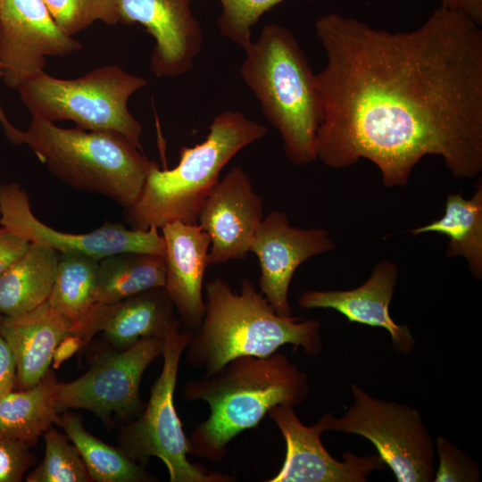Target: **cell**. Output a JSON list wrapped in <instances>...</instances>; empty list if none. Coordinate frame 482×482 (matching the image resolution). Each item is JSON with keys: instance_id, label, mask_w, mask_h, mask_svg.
<instances>
[{"instance_id": "12", "label": "cell", "mask_w": 482, "mask_h": 482, "mask_svg": "<svg viewBox=\"0 0 482 482\" xmlns=\"http://www.w3.org/2000/svg\"><path fill=\"white\" fill-rule=\"evenodd\" d=\"M294 407L277 404L268 411L287 445L282 468L268 482H366L370 473L385 469L378 454L357 456L345 452L343 461L336 460L320 439L328 430L332 414L325 413L314 425L305 426Z\"/></svg>"}, {"instance_id": "31", "label": "cell", "mask_w": 482, "mask_h": 482, "mask_svg": "<svg viewBox=\"0 0 482 482\" xmlns=\"http://www.w3.org/2000/svg\"><path fill=\"white\" fill-rule=\"evenodd\" d=\"M29 446L21 441L0 436V482H20L36 462Z\"/></svg>"}, {"instance_id": "14", "label": "cell", "mask_w": 482, "mask_h": 482, "mask_svg": "<svg viewBox=\"0 0 482 482\" xmlns=\"http://www.w3.org/2000/svg\"><path fill=\"white\" fill-rule=\"evenodd\" d=\"M335 249L328 230L292 226L286 212H270L263 218L250 246V252L259 260L260 293L278 314L292 315L288 290L294 273L308 259Z\"/></svg>"}, {"instance_id": "2", "label": "cell", "mask_w": 482, "mask_h": 482, "mask_svg": "<svg viewBox=\"0 0 482 482\" xmlns=\"http://www.w3.org/2000/svg\"><path fill=\"white\" fill-rule=\"evenodd\" d=\"M309 394L307 375L283 353L245 355L228 362L210 376L187 382L183 397L204 401L206 420L193 430L189 453L219 461L228 444L239 433L255 428L277 404L299 405Z\"/></svg>"}, {"instance_id": "35", "label": "cell", "mask_w": 482, "mask_h": 482, "mask_svg": "<svg viewBox=\"0 0 482 482\" xmlns=\"http://www.w3.org/2000/svg\"><path fill=\"white\" fill-rule=\"evenodd\" d=\"M439 5L460 12L482 26V0H437Z\"/></svg>"}, {"instance_id": "11", "label": "cell", "mask_w": 482, "mask_h": 482, "mask_svg": "<svg viewBox=\"0 0 482 482\" xmlns=\"http://www.w3.org/2000/svg\"><path fill=\"white\" fill-rule=\"evenodd\" d=\"M0 225L59 253L83 254L99 261L120 253H165L164 239L154 227L141 230L105 223L86 234L58 231L35 216L27 192L15 182L0 185Z\"/></svg>"}, {"instance_id": "20", "label": "cell", "mask_w": 482, "mask_h": 482, "mask_svg": "<svg viewBox=\"0 0 482 482\" xmlns=\"http://www.w3.org/2000/svg\"><path fill=\"white\" fill-rule=\"evenodd\" d=\"M98 262L93 257L60 253L49 304L74 325L77 336L88 343L100 333L111 305L96 300Z\"/></svg>"}, {"instance_id": "17", "label": "cell", "mask_w": 482, "mask_h": 482, "mask_svg": "<svg viewBox=\"0 0 482 482\" xmlns=\"http://www.w3.org/2000/svg\"><path fill=\"white\" fill-rule=\"evenodd\" d=\"M397 278V264L385 259L376 263L370 278L360 287L351 290L303 291L297 303L303 309H333L350 322L383 328L398 352L410 353L415 346L414 337L408 326L398 325L389 313Z\"/></svg>"}, {"instance_id": "4", "label": "cell", "mask_w": 482, "mask_h": 482, "mask_svg": "<svg viewBox=\"0 0 482 482\" xmlns=\"http://www.w3.org/2000/svg\"><path fill=\"white\" fill-rule=\"evenodd\" d=\"M245 53L240 76L279 132L287 158L296 166L316 161L321 105L315 73L298 41L286 27L268 24Z\"/></svg>"}, {"instance_id": "23", "label": "cell", "mask_w": 482, "mask_h": 482, "mask_svg": "<svg viewBox=\"0 0 482 482\" xmlns=\"http://www.w3.org/2000/svg\"><path fill=\"white\" fill-rule=\"evenodd\" d=\"M59 255L30 243L27 253L0 276V315L17 316L48 300Z\"/></svg>"}, {"instance_id": "8", "label": "cell", "mask_w": 482, "mask_h": 482, "mask_svg": "<svg viewBox=\"0 0 482 482\" xmlns=\"http://www.w3.org/2000/svg\"><path fill=\"white\" fill-rule=\"evenodd\" d=\"M192 331L174 329L165 338L163 364L151 387L149 402L144 412L120 432V450L131 460L145 465L151 457L166 466L170 482H229L235 478L191 463L189 441L184 433L174 405V391L181 356Z\"/></svg>"}, {"instance_id": "13", "label": "cell", "mask_w": 482, "mask_h": 482, "mask_svg": "<svg viewBox=\"0 0 482 482\" xmlns=\"http://www.w3.org/2000/svg\"><path fill=\"white\" fill-rule=\"evenodd\" d=\"M81 48L59 28L43 0H0V62L9 87L44 71L46 56Z\"/></svg>"}, {"instance_id": "6", "label": "cell", "mask_w": 482, "mask_h": 482, "mask_svg": "<svg viewBox=\"0 0 482 482\" xmlns=\"http://www.w3.org/2000/svg\"><path fill=\"white\" fill-rule=\"evenodd\" d=\"M21 137L56 178L125 208L137 202L151 163L140 148L115 131L62 129L32 118Z\"/></svg>"}, {"instance_id": "29", "label": "cell", "mask_w": 482, "mask_h": 482, "mask_svg": "<svg viewBox=\"0 0 482 482\" xmlns=\"http://www.w3.org/2000/svg\"><path fill=\"white\" fill-rule=\"evenodd\" d=\"M218 1L222 7L217 20L221 35L245 51L252 43V28L257 24L265 12L285 0Z\"/></svg>"}, {"instance_id": "32", "label": "cell", "mask_w": 482, "mask_h": 482, "mask_svg": "<svg viewBox=\"0 0 482 482\" xmlns=\"http://www.w3.org/2000/svg\"><path fill=\"white\" fill-rule=\"evenodd\" d=\"M30 242L5 227L0 228V276L29 250Z\"/></svg>"}, {"instance_id": "10", "label": "cell", "mask_w": 482, "mask_h": 482, "mask_svg": "<svg viewBox=\"0 0 482 482\" xmlns=\"http://www.w3.org/2000/svg\"><path fill=\"white\" fill-rule=\"evenodd\" d=\"M165 338L139 340L124 350L104 353L81 377L59 383L55 390L58 413L85 409L104 420L112 414L129 418L142 409L139 386L146 368L162 354Z\"/></svg>"}, {"instance_id": "7", "label": "cell", "mask_w": 482, "mask_h": 482, "mask_svg": "<svg viewBox=\"0 0 482 482\" xmlns=\"http://www.w3.org/2000/svg\"><path fill=\"white\" fill-rule=\"evenodd\" d=\"M145 85V79L106 65L75 79H57L42 71L22 79L16 89L32 118L115 131L141 149L142 125L130 113L128 102Z\"/></svg>"}, {"instance_id": "30", "label": "cell", "mask_w": 482, "mask_h": 482, "mask_svg": "<svg viewBox=\"0 0 482 482\" xmlns=\"http://www.w3.org/2000/svg\"><path fill=\"white\" fill-rule=\"evenodd\" d=\"M436 449L439 467L434 473L436 482H478L480 480L479 464L471 456L438 436Z\"/></svg>"}, {"instance_id": "16", "label": "cell", "mask_w": 482, "mask_h": 482, "mask_svg": "<svg viewBox=\"0 0 482 482\" xmlns=\"http://www.w3.org/2000/svg\"><path fill=\"white\" fill-rule=\"evenodd\" d=\"M190 4L191 0L120 1V22L139 23L154 39L149 68L156 77L177 78L194 67L203 34Z\"/></svg>"}, {"instance_id": "9", "label": "cell", "mask_w": 482, "mask_h": 482, "mask_svg": "<svg viewBox=\"0 0 482 482\" xmlns=\"http://www.w3.org/2000/svg\"><path fill=\"white\" fill-rule=\"evenodd\" d=\"M351 390L353 404L342 417L332 415L328 430L370 440L398 482L433 481L435 445L419 411L371 396L353 384Z\"/></svg>"}, {"instance_id": "18", "label": "cell", "mask_w": 482, "mask_h": 482, "mask_svg": "<svg viewBox=\"0 0 482 482\" xmlns=\"http://www.w3.org/2000/svg\"><path fill=\"white\" fill-rule=\"evenodd\" d=\"M165 289L181 320L192 331L204 317L203 285L211 238L198 224L172 221L164 225Z\"/></svg>"}, {"instance_id": "33", "label": "cell", "mask_w": 482, "mask_h": 482, "mask_svg": "<svg viewBox=\"0 0 482 482\" xmlns=\"http://www.w3.org/2000/svg\"><path fill=\"white\" fill-rule=\"evenodd\" d=\"M17 386V369L13 353L0 334V398Z\"/></svg>"}, {"instance_id": "1", "label": "cell", "mask_w": 482, "mask_h": 482, "mask_svg": "<svg viewBox=\"0 0 482 482\" xmlns=\"http://www.w3.org/2000/svg\"><path fill=\"white\" fill-rule=\"evenodd\" d=\"M315 30L326 64L317 160L344 169L366 159L387 187L439 156L455 179L482 171V29L439 5L418 28L392 32L332 12Z\"/></svg>"}, {"instance_id": "15", "label": "cell", "mask_w": 482, "mask_h": 482, "mask_svg": "<svg viewBox=\"0 0 482 482\" xmlns=\"http://www.w3.org/2000/svg\"><path fill=\"white\" fill-rule=\"evenodd\" d=\"M264 218L263 202L241 166H234L205 199L196 224L211 238L208 264L244 259Z\"/></svg>"}, {"instance_id": "22", "label": "cell", "mask_w": 482, "mask_h": 482, "mask_svg": "<svg viewBox=\"0 0 482 482\" xmlns=\"http://www.w3.org/2000/svg\"><path fill=\"white\" fill-rule=\"evenodd\" d=\"M412 236L436 233L445 236L447 257H462L467 261L473 278H482V182L473 195L465 198L461 193L449 194L445 214L430 223L409 229Z\"/></svg>"}, {"instance_id": "21", "label": "cell", "mask_w": 482, "mask_h": 482, "mask_svg": "<svg viewBox=\"0 0 482 482\" xmlns=\"http://www.w3.org/2000/svg\"><path fill=\"white\" fill-rule=\"evenodd\" d=\"M178 328L174 304L165 287H155L112 304L100 333L115 350L146 337L166 338Z\"/></svg>"}, {"instance_id": "25", "label": "cell", "mask_w": 482, "mask_h": 482, "mask_svg": "<svg viewBox=\"0 0 482 482\" xmlns=\"http://www.w3.org/2000/svg\"><path fill=\"white\" fill-rule=\"evenodd\" d=\"M164 257L120 253L98 262L96 300L112 305L140 292L165 287Z\"/></svg>"}, {"instance_id": "5", "label": "cell", "mask_w": 482, "mask_h": 482, "mask_svg": "<svg viewBox=\"0 0 482 482\" xmlns=\"http://www.w3.org/2000/svg\"><path fill=\"white\" fill-rule=\"evenodd\" d=\"M267 131L264 125L240 112L224 111L213 118L203 142L180 148L176 167L161 170L151 161L137 202L125 208L130 229H161L172 221L196 224L202 205L219 182L224 166Z\"/></svg>"}, {"instance_id": "36", "label": "cell", "mask_w": 482, "mask_h": 482, "mask_svg": "<svg viewBox=\"0 0 482 482\" xmlns=\"http://www.w3.org/2000/svg\"><path fill=\"white\" fill-rule=\"evenodd\" d=\"M3 78L2 65L0 62V79ZM0 123L4 129V134L8 140L14 145H21V130L16 129L12 124L8 120L0 104Z\"/></svg>"}, {"instance_id": "27", "label": "cell", "mask_w": 482, "mask_h": 482, "mask_svg": "<svg viewBox=\"0 0 482 482\" xmlns=\"http://www.w3.org/2000/svg\"><path fill=\"white\" fill-rule=\"evenodd\" d=\"M43 436L44 460L27 476V482H92L79 450L67 436L52 426Z\"/></svg>"}, {"instance_id": "3", "label": "cell", "mask_w": 482, "mask_h": 482, "mask_svg": "<svg viewBox=\"0 0 482 482\" xmlns=\"http://www.w3.org/2000/svg\"><path fill=\"white\" fill-rule=\"evenodd\" d=\"M204 291V314L186 348L187 364L203 370V376L234 358L267 357L287 344L309 355L321 352L320 321L278 314L250 280L244 278L235 293L218 277L206 283Z\"/></svg>"}, {"instance_id": "19", "label": "cell", "mask_w": 482, "mask_h": 482, "mask_svg": "<svg viewBox=\"0 0 482 482\" xmlns=\"http://www.w3.org/2000/svg\"><path fill=\"white\" fill-rule=\"evenodd\" d=\"M0 334L15 358L18 389L37 385L50 370L59 343L77 336L73 323L47 301L17 316L0 315Z\"/></svg>"}, {"instance_id": "26", "label": "cell", "mask_w": 482, "mask_h": 482, "mask_svg": "<svg viewBox=\"0 0 482 482\" xmlns=\"http://www.w3.org/2000/svg\"><path fill=\"white\" fill-rule=\"evenodd\" d=\"M58 426L79 450L92 481L150 482L156 478L144 467L88 433L79 417L65 412L59 416Z\"/></svg>"}, {"instance_id": "24", "label": "cell", "mask_w": 482, "mask_h": 482, "mask_svg": "<svg viewBox=\"0 0 482 482\" xmlns=\"http://www.w3.org/2000/svg\"><path fill=\"white\" fill-rule=\"evenodd\" d=\"M58 381L53 370L34 386L11 391L0 398V436L35 445L53 423L57 424L55 390Z\"/></svg>"}, {"instance_id": "28", "label": "cell", "mask_w": 482, "mask_h": 482, "mask_svg": "<svg viewBox=\"0 0 482 482\" xmlns=\"http://www.w3.org/2000/svg\"><path fill=\"white\" fill-rule=\"evenodd\" d=\"M59 28L72 37L96 21L120 22V0H43Z\"/></svg>"}, {"instance_id": "34", "label": "cell", "mask_w": 482, "mask_h": 482, "mask_svg": "<svg viewBox=\"0 0 482 482\" xmlns=\"http://www.w3.org/2000/svg\"><path fill=\"white\" fill-rule=\"evenodd\" d=\"M87 343L80 337L68 336L56 346L52 359V365L58 369L60 365L81 350Z\"/></svg>"}]
</instances>
